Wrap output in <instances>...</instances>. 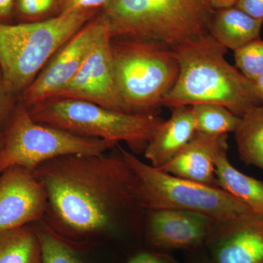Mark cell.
Here are the masks:
<instances>
[{"instance_id":"52a82bcc","label":"cell","mask_w":263,"mask_h":263,"mask_svg":"<svg viewBox=\"0 0 263 263\" xmlns=\"http://www.w3.org/2000/svg\"><path fill=\"white\" fill-rule=\"evenodd\" d=\"M119 149L134 173L138 198L146 212L186 211L216 221L230 220L252 212L248 205L222 189L167 174L145 163L122 147Z\"/></svg>"},{"instance_id":"5b68a950","label":"cell","mask_w":263,"mask_h":263,"mask_svg":"<svg viewBox=\"0 0 263 263\" xmlns=\"http://www.w3.org/2000/svg\"><path fill=\"white\" fill-rule=\"evenodd\" d=\"M114 76L128 114H156L177 80L179 65L172 48L155 41L111 40Z\"/></svg>"},{"instance_id":"f1b7e54d","label":"cell","mask_w":263,"mask_h":263,"mask_svg":"<svg viewBox=\"0 0 263 263\" xmlns=\"http://www.w3.org/2000/svg\"><path fill=\"white\" fill-rule=\"evenodd\" d=\"M238 1V0H208L213 9L215 10L234 7Z\"/></svg>"},{"instance_id":"d6986e66","label":"cell","mask_w":263,"mask_h":263,"mask_svg":"<svg viewBox=\"0 0 263 263\" xmlns=\"http://www.w3.org/2000/svg\"><path fill=\"white\" fill-rule=\"evenodd\" d=\"M240 159L263 171V106L249 109L235 133Z\"/></svg>"},{"instance_id":"ffe728a7","label":"cell","mask_w":263,"mask_h":263,"mask_svg":"<svg viewBox=\"0 0 263 263\" xmlns=\"http://www.w3.org/2000/svg\"><path fill=\"white\" fill-rule=\"evenodd\" d=\"M191 107L195 128L198 133L209 135L235 133L241 122V118L223 105L201 103Z\"/></svg>"},{"instance_id":"4fadbf2b","label":"cell","mask_w":263,"mask_h":263,"mask_svg":"<svg viewBox=\"0 0 263 263\" xmlns=\"http://www.w3.org/2000/svg\"><path fill=\"white\" fill-rule=\"evenodd\" d=\"M147 238L156 248L194 250L205 246L216 221L197 213L175 209L148 211Z\"/></svg>"},{"instance_id":"4316f807","label":"cell","mask_w":263,"mask_h":263,"mask_svg":"<svg viewBox=\"0 0 263 263\" xmlns=\"http://www.w3.org/2000/svg\"><path fill=\"white\" fill-rule=\"evenodd\" d=\"M235 6L254 18L263 20V0H238Z\"/></svg>"},{"instance_id":"d6a6232c","label":"cell","mask_w":263,"mask_h":263,"mask_svg":"<svg viewBox=\"0 0 263 263\" xmlns=\"http://www.w3.org/2000/svg\"><path fill=\"white\" fill-rule=\"evenodd\" d=\"M72 263H84L79 257H76V259H74L73 262Z\"/></svg>"},{"instance_id":"6da1fadb","label":"cell","mask_w":263,"mask_h":263,"mask_svg":"<svg viewBox=\"0 0 263 263\" xmlns=\"http://www.w3.org/2000/svg\"><path fill=\"white\" fill-rule=\"evenodd\" d=\"M33 173L47 195L45 223L62 238L110 234L139 222L146 212L120 151L118 155L57 157Z\"/></svg>"},{"instance_id":"9c48e42d","label":"cell","mask_w":263,"mask_h":263,"mask_svg":"<svg viewBox=\"0 0 263 263\" xmlns=\"http://www.w3.org/2000/svg\"><path fill=\"white\" fill-rule=\"evenodd\" d=\"M108 30L101 12L95 15L51 57L39 75L21 95L30 108L52 98L76 75L99 39Z\"/></svg>"},{"instance_id":"484cf974","label":"cell","mask_w":263,"mask_h":263,"mask_svg":"<svg viewBox=\"0 0 263 263\" xmlns=\"http://www.w3.org/2000/svg\"><path fill=\"white\" fill-rule=\"evenodd\" d=\"M128 263H180L174 257L160 252H141L134 256Z\"/></svg>"},{"instance_id":"3957f363","label":"cell","mask_w":263,"mask_h":263,"mask_svg":"<svg viewBox=\"0 0 263 263\" xmlns=\"http://www.w3.org/2000/svg\"><path fill=\"white\" fill-rule=\"evenodd\" d=\"M111 40L155 41L171 48L209 33L208 0H113L103 11Z\"/></svg>"},{"instance_id":"cb8c5ba5","label":"cell","mask_w":263,"mask_h":263,"mask_svg":"<svg viewBox=\"0 0 263 263\" xmlns=\"http://www.w3.org/2000/svg\"><path fill=\"white\" fill-rule=\"evenodd\" d=\"M113 0H60V13L82 11L101 12L108 8Z\"/></svg>"},{"instance_id":"277c9868","label":"cell","mask_w":263,"mask_h":263,"mask_svg":"<svg viewBox=\"0 0 263 263\" xmlns=\"http://www.w3.org/2000/svg\"><path fill=\"white\" fill-rule=\"evenodd\" d=\"M99 13H60L17 24L0 22V72L7 92L21 96L57 51Z\"/></svg>"},{"instance_id":"8992f818","label":"cell","mask_w":263,"mask_h":263,"mask_svg":"<svg viewBox=\"0 0 263 263\" xmlns=\"http://www.w3.org/2000/svg\"><path fill=\"white\" fill-rule=\"evenodd\" d=\"M29 110L38 122L86 138L124 142L136 152H144L154 129L163 121L157 114H128L72 98H48Z\"/></svg>"},{"instance_id":"83f0119b","label":"cell","mask_w":263,"mask_h":263,"mask_svg":"<svg viewBox=\"0 0 263 263\" xmlns=\"http://www.w3.org/2000/svg\"><path fill=\"white\" fill-rule=\"evenodd\" d=\"M15 0H0V22L10 18L15 10Z\"/></svg>"},{"instance_id":"44dd1931","label":"cell","mask_w":263,"mask_h":263,"mask_svg":"<svg viewBox=\"0 0 263 263\" xmlns=\"http://www.w3.org/2000/svg\"><path fill=\"white\" fill-rule=\"evenodd\" d=\"M42 251V263H72L77 257L73 249L46 223L36 227Z\"/></svg>"},{"instance_id":"ba28073f","label":"cell","mask_w":263,"mask_h":263,"mask_svg":"<svg viewBox=\"0 0 263 263\" xmlns=\"http://www.w3.org/2000/svg\"><path fill=\"white\" fill-rule=\"evenodd\" d=\"M118 144L72 134L34 120L21 103L4 132L0 154V174L12 166L34 171L40 164L67 155H100Z\"/></svg>"},{"instance_id":"1f68e13d","label":"cell","mask_w":263,"mask_h":263,"mask_svg":"<svg viewBox=\"0 0 263 263\" xmlns=\"http://www.w3.org/2000/svg\"><path fill=\"white\" fill-rule=\"evenodd\" d=\"M3 144H4V133H0V154L3 149Z\"/></svg>"},{"instance_id":"7c38bea8","label":"cell","mask_w":263,"mask_h":263,"mask_svg":"<svg viewBox=\"0 0 263 263\" xmlns=\"http://www.w3.org/2000/svg\"><path fill=\"white\" fill-rule=\"evenodd\" d=\"M205 246L214 263H263V214L216 221Z\"/></svg>"},{"instance_id":"d4e9b609","label":"cell","mask_w":263,"mask_h":263,"mask_svg":"<svg viewBox=\"0 0 263 263\" xmlns=\"http://www.w3.org/2000/svg\"><path fill=\"white\" fill-rule=\"evenodd\" d=\"M10 97L5 89L0 72V133H4L15 111Z\"/></svg>"},{"instance_id":"5bb4252c","label":"cell","mask_w":263,"mask_h":263,"mask_svg":"<svg viewBox=\"0 0 263 263\" xmlns=\"http://www.w3.org/2000/svg\"><path fill=\"white\" fill-rule=\"evenodd\" d=\"M228 135L197 132L174 160L160 170L182 179L217 186L215 161L221 152L228 149Z\"/></svg>"},{"instance_id":"f546056e","label":"cell","mask_w":263,"mask_h":263,"mask_svg":"<svg viewBox=\"0 0 263 263\" xmlns=\"http://www.w3.org/2000/svg\"><path fill=\"white\" fill-rule=\"evenodd\" d=\"M253 83L254 92L258 98L260 105L263 106V73L261 74L257 79L252 81Z\"/></svg>"},{"instance_id":"2e32d148","label":"cell","mask_w":263,"mask_h":263,"mask_svg":"<svg viewBox=\"0 0 263 263\" xmlns=\"http://www.w3.org/2000/svg\"><path fill=\"white\" fill-rule=\"evenodd\" d=\"M262 25L263 20L234 6L215 10L209 33L227 49L235 51L259 39Z\"/></svg>"},{"instance_id":"7a4b0ae2","label":"cell","mask_w":263,"mask_h":263,"mask_svg":"<svg viewBox=\"0 0 263 263\" xmlns=\"http://www.w3.org/2000/svg\"><path fill=\"white\" fill-rule=\"evenodd\" d=\"M179 65L177 80L162 105L174 108L197 104L223 105L240 118L260 105L253 83L227 61L228 49L209 33L172 48Z\"/></svg>"},{"instance_id":"7402d4cb","label":"cell","mask_w":263,"mask_h":263,"mask_svg":"<svg viewBox=\"0 0 263 263\" xmlns=\"http://www.w3.org/2000/svg\"><path fill=\"white\" fill-rule=\"evenodd\" d=\"M234 58L235 67L254 81L263 73V41L259 38L234 51Z\"/></svg>"},{"instance_id":"e0dca14e","label":"cell","mask_w":263,"mask_h":263,"mask_svg":"<svg viewBox=\"0 0 263 263\" xmlns=\"http://www.w3.org/2000/svg\"><path fill=\"white\" fill-rule=\"evenodd\" d=\"M218 187L229 193L257 214H263V182L243 174L230 162L228 150L223 151L215 161Z\"/></svg>"},{"instance_id":"4dcf8cb0","label":"cell","mask_w":263,"mask_h":263,"mask_svg":"<svg viewBox=\"0 0 263 263\" xmlns=\"http://www.w3.org/2000/svg\"><path fill=\"white\" fill-rule=\"evenodd\" d=\"M193 263H214L212 258H209L208 257H199L196 260L194 261Z\"/></svg>"},{"instance_id":"ac0fdd59","label":"cell","mask_w":263,"mask_h":263,"mask_svg":"<svg viewBox=\"0 0 263 263\" xmlns=\"http://www.w3.org/2000/svg\"><path fill=\"white\" fill-rule=\"evenodd\" d=\"M0 263H42L36 228L27 224L0 233Z\"/></svg>"},{"instance_id":"9a60e30c","label":"cell","mask_w":263,"mask_h":263,"mask_svg":"<svg viewBox=\"0 0 263 263\" xmlns=\"http://www.w3.org/2000/svg\"><path fill=\"white\" fill-rule=\"evenodd\" d=\"M196 133L192 107L172 108L170 119L162 121L154 129L145 148V157L152 167L162 169L174 160Z\"/></svg>"},{"instance_id":"30bf717a","label":"cell","mask_w":263,"mask_h":263,"mask_svg":"<svg viewBox=\"0 0 263 263\" xmlns=\"http://www.w3.org/2000/svg\"><path fill=\"white\" fill-rule=\"evenodd\" d=\"M52 98L76 99L124 112L114 76L109 31L99 39L70 82Z\"/></svg>"},{"instance_id":"603a6c76","label":"cell","mask_w":263,"mask_h":263,"mask_svg":"<svg viewBox=\"0 0 263 263\" xmlns=\"http://www.w3.org/2000/svg\"><path fill=\"white\" fill-rule=\"evenodd\" d=\"M60 0H15V10L26 22H38L60 14Z\"/></svg>"},{"instance_id":"8fae6325","label":"cell","mask_w":263,"mask_h":263,"mask_svg":"<svg viewBox=\"0 0 263 263\" xmlns=\"http://www.w3.org/2000/svg\"><path fill=\"white\" fill-rule=\"evenodd\" d=\"M48 198L33 171L12 166L0 174V233L44 219Z\"/></svg>"}]
</instances>
